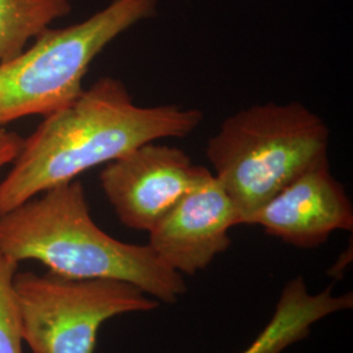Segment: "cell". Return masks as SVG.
I'll list each match as a JSON object with an SVG mask.
<instances>
[{
    "mask_svg": "<svg viewBox=\"0 0 353 353\" xmlns=\"http://www.w3.org/2000/svg\"><path fill=\"white\" fill-rule=\"evenodd\" d=\"M10 134V131H7L4 127H0V141L7 138V135Z\"/></svg>",
    "mask_w": 353,
    "mask_h": 353,
    "instance_id": "cell-13",
    "label": "cell"
},
{
    "mask_svg": "<svg viewBox=\"0 0 353 353\" xmlns=\"http://www.w3.org/2000/svg\"><path fill=\"white\" fill-rule=\"evenodd\" d=\"M71 10L72 0H0V64L20 55L30 39Z\"/></svg>",
    "mask_w": 353,
    "mask_h": 353,
    "instance_id": "cell-10",
    "label": "cell"
},
{
    "mask_svg": "<svg viewBox=\"0 0 353 353\" xmlns=\"http://www.w3.org/2000/svg\"><path fill=\"white\" fill-rule=\"evenodd\" d=\"M23 141L24 139L14 132H10L6 139L0 141V169L6 165L11 164L16 159L23 145Z\"/></svg>",
    "mask_w": 353,
    "mask_h": 353,
    "instance_id": "cell-12",
    "label": "cell"
},
{
    "mask_svg": "<svg viewBox=\"0 0 353 353\" xmlns=\"http://www.w3.org/2000/svg\"><path fill=\"white\" fill-rule=\"evenodd\" d=\"M246 225H259L267 234L296 248L313 249L336 230H352V202L326 161L280 190Z\"/></svg>",
    "mask_w": 353,
    "mask_h": 353,
    "instance_id": "cell-8",
    "label": "cell"
},
{
    "mask_svg": "<svg viewBox=\"0 0 353 353\" xmlns=\"http://www.w3.org/2000/svg\"><path fill=\"white\" fill-rule=\"evenodd\" d=\"M328 145L326 122L301 102H267L228 117L205 154L246 225L293 179L328 161Z\"/></svg>",
    "mask_w": 353,
    "mask_h": 353,
    "instance_id": "cell-3",
    "label": "cell"
},
{
    "mask_svg": "<svg viewBox=\"0 0 353 353\" xmlns=\"http://www.w3.org/2000/svg\"><path fill=\"white\" fill-rule=\"evenodd\" d=\"M0 252L20 263L38 261L72 279L134 284L159 303H174L188 287L150 245L115 240L99 227L79 181L41 192L0 217Z\"/></svg>",
    "mask_w": 353,
    "mask_h": 353,
    "instance_id": "cell-2",
    "label": "cell"
},
{
    "mask_svg": "<svg viewBox=\"0 0 353 353\" xmlns=\"http://www.w3.org/2000/svg\"><path fill=\"white\" fill-rule=\"evenodd\" d=\"M237 225L241 216L236 204L204 168L192 189L148 232V245L178 274L194 275L228 250L229 229Z\"/></svg>",
    "mask_w": 353,
    "mask_h": 353,
    "instance_id": "cell-7",
    "label": "cell"
},
{
    "mask_svg": "<svg viewBox=\"0 0 353 353\" xmlns=\"http://www.w3.org/2000/svg\"><path fill=\"white\" fill-rule=\"evenodd\" d=\"M23 341L33 353H93L114 316L152 312L160 303L126 281L46 272L14 276Z\"/></svg>",
    "mask_w": 353,
    "mask_h": 353,
    "instance_id": "cell-5",
    "label": "cell"
},
{
    "mask_svg": "<svg viewBox=\"0 0 353 353\" xmlns=\"http://www.w3.org/2000/svg\"><path fill=\"white\" fill-rule=\"evenodd\" d=\"M160 0H112L87 20L48 28L14 59L0 64V127L48 117L83 93L89 65L110 42L157 14Z\"/></svg>",
    "mask_w": 353,
    "mask_h": 353,
    "instance_id": "cell-4",
    "label": "cell"
},
{
    "mask_svg": "<svg viewBox=\"0 0 353 353\" xmlns=\"http://www.w3.org/2000/svg\"><path fill=\"white\" fill-rule=\"evenodd\" d=\"M204 168L192 164L181 148L151 141L108 163L100 182L123 225L151 232L192 189Z\"/></svg>",
    "mask_w": 353,
    "mask_h": 353,
    "instance_id": "cell-6",
    "label": "cell"
},
{
    "mask_svg": "<svg viewBox=\"0 0 353 353\" xmlns=\"http://www.w3.org/2000/svg\"><path fill=\"white\" fill-rule=\"evenodd\" d=\"M19 263L0 252V353H23V332L14 290Z\"/></svg>",
    "mask_w": 353,
    "mask_h": 353,
    "instance_id": "cell-11",
    "label": "cell"
},
{
    "mask_svg": "<svg viewBox=\"0 0 353 353\" xmlns=\"http://www.w3.org/2000/svg\"><path fill=\"white\" fill-rule=\"evenodd\" d=\"M43 118L0 182V217L141 144L188 137L203 113L178 105L139 106L122 80L106 76Z\"/></svg>",
    "mask_w": 353,
    "mask_h": 353,
    "instance_id": "cell-1",
    "label": "cell"
},
{
    "mask_svg": "<svg viewBox=\"0 0 353 353\" xmlns=\"http://www.w3.org/2000/svg\"><path fill=\"white\" fill-rule=\"evenodd\" d=\"M353 307V293L332 294V285L312 294L301 276L292 279L281 292L275 313L258 338L241 353H281L309 336L326 316Z\"/></svg>",
    "mask_w": 353,
    "mask_h": 353,
    "instance_id": "cell-9",
    "label": "cell"
}]
</instances>
